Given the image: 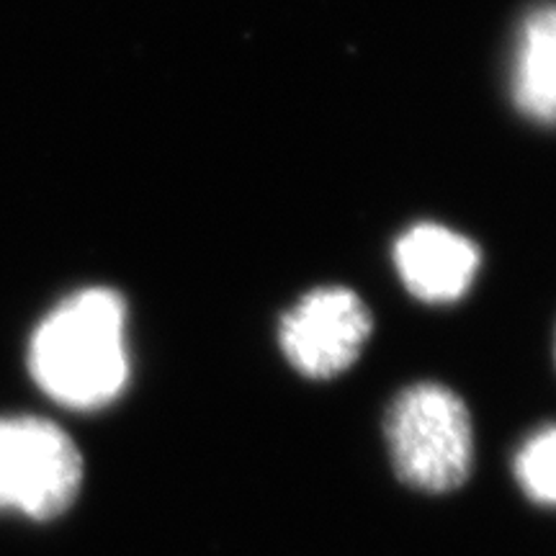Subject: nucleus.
I'll return each instance as SVG.
<instances>
[{
  "instance_id": "obj_6",
  "label": "nucleus",
  "mask_w": 556,
  "mask_h": 556,
  "mask_svg": "<svg viewBox=\"0 0 556 556\" xmlns=\"http://www.w3.org/2000/svg\"><path fill=\"white\" fill-rule=\"evenodd\" d=\"M513 101L528 119L556 124V3L536 5L520 24Z\"/></svg>"
},
{
  "instance_id": "obj_3",
  "label": "nucleus",
  "mask_w": 556,
  "mask_h": 556,
  "mask_svg": "<svg viewBox=\"0 0 556 556\" xmlns=\"http://www.w3.org/2000/svg\"><path fill=\"white\" fill-rule=\"evenodd\" d=\"M83 462L65 430L37 417L0 420V507L60 516L80 490Z\"/></svg>"
},
{
  "instance_id": "obj_1",
  "label": "nucleus",
  "mask_w": 556,
  "mask_h": 556,
  "mask_svg": "<svg viewBox=\"0 0 556 556\" xmlns=\"http://www.w3.org/2000/svg\"><path fill=\"white\" fill-rule=\"evenodd\" d=\"M29 371L41 392L60 405H111L127 389L131 371L124 299L106 287L62 299L34 330Z\"/></svg>"
},
{
  "instance_id": "obj_5",
  "label": "nucleus",
  "mask_w": 556,
  "mask_h": 556,
  "mask_svg": "<svg viewBox=\"0 0 556 556\" xmlns=\"http://www.w3.org/2000/svg\"><path fill=\"white\" fill-rule=\"evenodd\" d=\"M394 266L409 294L428 304H451L475 283L479 248L454 229L426 222L397 240Z\"/></svg>"
},
{
  "instance_id": "obj_4",
  "label": "nucleus",
  "mask_w": 556,
  "mask_h": 556,
  "mask_svg": "<svg viewBox=\"0 0 556 556\" xmlns=\"http://www.w3.org/2000/svg\"><path fill=\"white\" fill-rule=\"evenodd\" d=\"M371 336L366 304L351 289L309 291L281 317L278 343L299 374L330 379L345 371Z\"/></svg>"
},
{
  "instance_id": "obj_7",
  "label": "nucleus",
  "mask_w": 556,
  "mask_h": 556,
  "mask_svg": "<svg viewBox=\"0 0 556 556\" xmlns=\"http://www.w3.org/2000/svg\"><path fill=\"white\" fill-rule=\"evenodd\" d=\"M516 477L533 503L556 507V426L536 430L518 448Z\"/></svg>"
},
{
  "instance_id": "obj_2",
  "label": "nucleus",
  "mask_w": 556,
  "mask_h": 556,
  "mask_svg": "<svg viewBox=\"0 0 556 556\" xmlns=\"http://www.w3.org/2000/svg\"><path fill=\"white\" fill-rule=\"evenodd\" d=\"M387 441L400 479L422 492L456 490L471 471L469 409L441 384H415L387 415Z\"/></svg>"
}]
</instances>
